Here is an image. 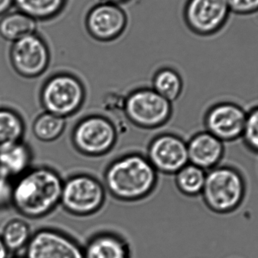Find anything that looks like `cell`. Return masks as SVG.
Wrapping results in <instances>:
<instances>
[{"label": "cell", "instance_id": "1", "mask_svg": "<svg viewBox=\"0 0 258 258\" xmlns=\"http://www.w3.org/2000/svg\"><path fill=\"white\" fill-rule=\"evenodd\" d=\"M63 179L49 166L35 167L12 182V206L21 216L39 219L60 204Z\"/></svg>", "mask_w": 258, "mask_h": 258}, {"label": "cell", "instance_id": "2", "mask_svg": "<svg viewBox=\"0 0 258 258\" xmlns=\"http://www.w3.org/2000/svg\"><path fill=\"white\" fill-rule=\"evenodd\" d=\"M159 174L142 153H125L106 167L103 183L107 192L122 203L146 200L156 190Z\"/></svg>", "mask_w": 258, "mask_h": 258}, {"label": "cell", "instance_id": "3", "mask_svg": "<svg viewBox=\"0 0 258 258\" xmlns=\"http://www.w3.org/2000/svg\"><path fill=\"white\" fill-rule=\"evenodd\" d=\"M246 192V181L240 171L231 165H218L206 172L201 197L209 210L227 215L242 206Z\"/></svg>", "mask_w": 258, "mask_h": 258}, {"label": "cell", "instance_id": "4", "mask_svg": "<svg viewBox=\"0 0 258 258\" xmlns=\"http://www.w3.org/2000/svg\"><path fill=\"white\" fill-rule=\"evenodd\" d=\"M86 96L83 82L75 74L63 71L45 80L41 88L39 101L44 111L67 119L83 108Z\"/></svg>", "mask_w": 258, "mask_h": 258}, {"label": "cell", "instance_id": "5", "mask_svg": "<svg viewBox=\"0 0 258 258\" xmlns=\"http://www.w3.org/2000/svg\"><path fill=\"white\" fill-rule=\"evenodd\" d=\"M107 194L104 183L95 176L74 173L63 179L60 206L72 216L87 218L103 209Z\"/></svg>", "mask_w": 258, "mask_h": 258}, {"label": "cell", "instance_id": "6", "mask_svg": "<svg viewBox=\"0 0 258 258\" xmlns=\"http://www.w3.org/2000/svg\"><path fill=\"white\" fill-rule=\"evenodd\" d=\"M119 134L114 122L104 115L89 114L80 119L71 132L74 150L88 158L110 153L117 144Z\"/></svg>", "mask_w": 258, "mask_h": 258}, {"label": "cell", "instance_id": "7", "mask_svg": "<svg viewBox=\"0 0 258 258\" xmlns=\"http://www.w3.org/2000/svg\"><path fill=\"white\" fill-rule=\"evenodd\" d=\"M122 110L129 122L137 128L154 130L165 126L172 117V103L151 87L133 89L122 102Z\"/></svg>", "mask_w": 258, "mask_h": 258}, {"label": "cell", "instance_id": "8", "mask_svg": "<svg viewBox=\"0 0 258 258\" xmlns=\"http://www.w3.org/2000/svg\"><path fill=\"white\" fill-rule=\"evenodd\" d=\"M9 59L14 71L25 79H36L45 74L51 62V51L37 33L12 43Z\"/></svg>", "mask_w": 258, "mask_h": 258}, {"label": "cell", "instance_id": "9", "mask_svg": "<svg viewBox=\"0 0 258 258\" xmlns=\"http://www.w3.org/2000/svg\"><path fill=\"white\" fill-rule=\"evenodd\" d=\"M147 159L158 174L174 175L189 163L186 141L170 132L156 135L149 143Z\"/></svg>", "mask_w": 258, "mask_h": 258}, {"label": "cell", "instance_id": "10", "mask_svg": "<svg viewBox=\"0 0 258 258\" xmlns=\"http://www.w3.org/2000/svg\"><path fill=\"white\" fill-rule=\"evenodd\" d=\"M128 18L120 5L101 2L92 6L85 18L86 31L99 42H111L126 30Z\"/></svg>", "mask_w": 258, "mask_h": 258}, {"label": "cell", "instance_id": "11", "mask_svg": "<svg viewBox=\"0 0 258 258\" xmlns=\"http://www.w3.org/2000/svg\"><path fill=\"white\" fill-rule=\"evenodd\" d=\"M24 250L25 258H84L83 246L77 239L51 227L33 233Z\"/></svg>", "mask_w": 258, "mask_h": 258}, {"label": "cell", "instance_id": "12", "mask_svg": "<svg viewBox=\"0 0 258 258\" xmlns=\"http://www.w3.org/2000/svg\"><path fill=\"white\" fill-rule=\"evenodd\" d=\"M230 13L227 0H187L183 12L188 28L202 36L218 33L225 25Z\"/></svg>", "mask_w": 258, "mask_h": 258}, {"label": "cell", "instance_id": "13", "mask_svg": "<svg viewBox=\"0 0 258 258\" xmlns=\"http://www.w3.org/2000/svg\"><path fill=\"white\" fill-rule=\"evenodd\" d=\"M246 116L247 112L236 103H217L205 114L206 131L222 142H233L242 138Z\"/></svg>", "mask_w": 258, "mask_h": 258}, {"label": "cell", "instance_id": "14", "mask_svg": "<svg viewBox=\"0 0 258 258\" xmlns=\"http://www.w3.org/2000/svg\"><path fill=\"white\" fill-rule=\"evenodd\" d=\"M189 163L206 171L220 165L224 153V143L207 131L195 134L186 142Z\"/></svg>", "mask_w": 258, "mask_h": 258}, {"label": "cell", "instance_id": "15", "mask_svg": "<svg viewBox=\"0 0 258 258\" xmlns=\"http://www.w3.org/2000/svg\"><path fill=\"white\" fill-rule=\"evenodd\" d=\"M84 258H132L131 245L122 235L102 230L91 236L83 246Z\"/></svg>", "mask_w": 258, "mask_h": 258}, {"label": "cell", "instance_id": "16", "mask_svg": "<svg viewBox=\"0 0 258 258\" xmlns=\"http://www.w3.org/2000/svg\"><path fill=\"white\" fill-rule=\"evenodd\" d=\"M31 147L21 141L0 150V176L14 181L32 168Z\"/></svg>", "mask_w": 258, "mask_h": 258}, {"label": "cell", "instance_id": "17", "mask_svg": "<svg viewBox=\"0 0 258 258\" xmlns=\"http://www.w3.org/2000/svg\"><path fill=\"white\" fill-rule=\"evenodd\" d=\"M37 21L24 12H8L0 18V36L13 43L37 33Z\"/></svg>", "mask_w": 258, "mask_h": 258}, {"label": "cell", "instance_id": "18", "mask_svg": "<svg viewBox=\"0 0 258 258\" xmlns=\"http://www.w3.org/2000/svg\"><path fill=\"white\" fill-rule=\"evenodd\" d=\"M68 0H14L20 12L36 21H46L58 17L66 9Z\"/></svg>", "mask_w": 258, "mask_h": 258}, {"label": "cell", "instance_id": "19", "mask_svg": "<svg viewBox=\"0 0 258 258\" xmlns=\"http://www.w3.org/2000/svg\"><path fill=\"white\" fill-rule=\"evenodd\" d=\"M152 89L173 103L183 93V80L176 70L168 67L158 70L152 80Z\"/></svg>", "mask_w": 258, "mask_h": 258}, {"label": "cell", "instance_id": "20", "mask_svg": "<svg viewBox=\"0 0 258 258\" xmlns=\"http://www.w3.org/2000/svg\"><path fill=\"white\" fill-rule=\"evenodd\" d=\"M25 130L19 113L10 108H0V150L23 141Z\"/></svg>", "mask_w": 258, "mask_h": 258}, {"label": "cell", "instance_id": "21", "mask_svg": "<svg viewBox=\"0 0 258 258\" xmlns=\"http://www.w3.org/2000/svg\"><path fill=\"white\" fill-rule=\"evenodd\" d=\"M207 171L188 163L174 174L177 190L186 197H200L204 188Z\"/></svg>", "mask_w": 258, "mask_h": 258}, {"label": "cell", "instance_id": "22", "mask_svg": "<svg viewBox=\"0 0 258 258\" xmlns=\"http://www.w3.org/2000/svg\"><path fill=\"white\" fill-rule=\"evenodd\" d=\"M32 234L31 229L27 221L13 218L3 226L0 237L9 253H16L25 249Z\"/></svg>", "mask_w": 258, "mask_h": 258}, {"label": "cell", "instance_id": "23", "mask_svg": "<svg viewBox=\"0 0 258 258\" xmlns=\"http://www.w3.org/2000/svg\"><path fill=\"white\" fill-rule=\"evenodd\" d=\"M66 125V119L44 111L33 121L32 132L41 142H54L63 135Z\"/></svg>", "mask_w": 258, "mask_h": 258}, {"label": "cell", "instance_id": "24", "mask_svg": "<svg viewBox=\"0 0 258 258\" xmlns=\"http://www.w3.org/2000/svg\"><path fill=\"white\" fill-rule=\"evenodd\" d=\"M242 138L245 147L258 155V106L247 112Z\"/></svg>", "mask_w": 258, "mask_h": 258}, {"label": "cell", "instance_id": "25", "mask_svg": "<svg viewBox=\"0 0 258 258\" xmlns=\"http://www.w3.org/2000/svg\"><path fill=\"white\" fill-rule=\"evenodd\" d=\"M230 13L248 15L258 12V0H227Z\"/></svg>", "mask_w": 258, "mask_h": 258}, {"label": "cell", "instance_id": "26", "mask_svg": "<svg viewBox=\"0 0 258 258\" xmlns=\"http://www.w3.org/2000/svg\"><path fill=\"white\" fill-rule=\"evenodd\" d=\"M12 182L0 176V209L12 206Z\"/></svg>", "mask_w": 258, "mask_h": 258}, {"label": "cell", "instance_id": "27", "mask_svg": "<svg viewBox=\"0 0 258 258\" xmlns=\"http://www.w3.org/2000/svg\"><path fill=\"white\" fill-rule=\"evenodd\" d=\"M14 5V0H0V17L9 12Z\"/></svg>", "mask_w": 258, "mask_h": 258}, {"label": "cell", "instance_id": "28", "mask_svg": "<svg viewBox=\"0 0 258 258\" xmlns=\"http://www.w3.org/2000/svg\"><path fill=\"white\" fill-rule=\"evenodd\" d=\"M9 251L5 246L1 237H0V258H7L9 257Z\"/></svg>", "mask_w": 258, "mask_h": 258}, {"label": "cell", "instance_id": "29", "mask_svg": "<svg viewBox=\"0 0 258 258\" xmlns=\"http://www.w3.org/2000/svg\"><path fill=\"white\" fill-rule=\"evenodd\" d=\"M101 2H106V3H114V4L122 5L130 3L132 0H101Z\"/></svg>", "mask_w": 258, "mask_h": 258}, {"label": "cell", "instance_id": "30", "mask_svg": "<svg viewBox=\"0 0 258 258\" xmlns=\"http://www.w3.org/2000/svg\"><path fill=\"white\" fill-rule=\"evenodd\" d=\"M7 258H25V257H21V256H12V257H8Z\"/></svg>", "mask_w": 258, "mask_h": 258}]
</instances>
